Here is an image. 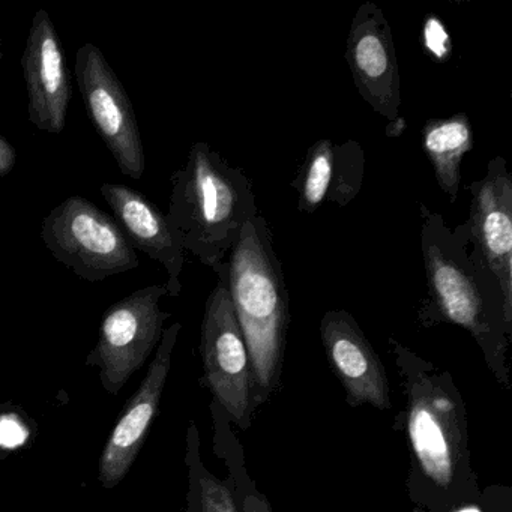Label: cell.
Instances as JSON below:
<instances>
[{
	"mask_svg": "<svg viewBox=\"0 0 512 512\" xmlns=\"http://www.w3.org/2000/svg\"><path fill=\"white\" fill-rule=\"evenodd\" d=\"M403 389L412 512H457L479 499L466 403L448 371L389 338Z\"/></svg>",
	"mask_w": 512,
	"mask_h": 512,
	"instance_id": "obj_1",
	"label": "cell"
},
{
	"mask_svg": "<svg viewBox=\"0 0 512 512\" xmlns=\"http://www.w3.org/2000/svg\"><path fill=\"white\" fill-rule=\"evenodd\" d=\"M421 250L428 299L419 310L425 326L452 323L472 335L494 379L509 391L508 349L512 325L502 290L475 250L469 251L467 223L449 229L442 215L421 206Z\"/></svg>",
	"mask_w": 512,
	"mask_h": 512,
	"instance_id": "obj_2",
	"label": "cell"
},
{
	"mask_svg": "<svg viewBox=\"0 0 512 512\" xmlns=\"http://www.w3.org/2000/svg\"><path fill=\"white\" fill-rule=\"evenodd\" d=\"M227 262V284L241 326L251 370L256 406L280 383L289 329V290L274 250L271 229L262 214L251 218Z\"/></svg>",
	"mask_w": 512,
	"mask_h": 512,
	"instance_id": "obj_3",
	"label": "cell"
},
{
	"mask_svg": "<svg viewBox=\"0 0 512 512\" xmlns=\"http://www.w3.org/2000/svg\"><path fill=\"white\" fill-rule=\"evenodd\" d=\"M257 214L250 178L208 143H194L185 166L172 175L166 215L185 253L214 271Z\"/></svg>",
	"mask_w": 512,
	"mask_h": 512,
	"instance_id": "obj_4",
	"label": "cell"
},
{
	"mask_svg": "<svg viewBox=\"0 0 512 512\" xmlns=\"http://www.w3.org/2000/svg\"><path fill=\"white\" fill-rule=\"evenodd\" d=\"M40 236L59 263L88 283H100L140 265L118 221L82 196L68 197L53 208L44 218Z\"/></svg>",
	"mask_w": 512,
	"mask_h": 512,
	"instance_id": "obj_5",
	"label": "cell"
},
{
	"mask_svg": "<svg viewBox=\"0 0 512 512\" xmlns=\"http://www.w3.org/2000/svg\"><path fill=\"white\" fill-rule=\"evenodd\" d=\"M214 272L217 284L206 299L200 332L203 379L233 425L248 430L257 407L250 355L227 284V262Z\"/></svg>",
	"mask_w": 512,
	"mask_h": 512,
	"instance_id": "obj_6",
	"label": "cell"
},
{
	"mask_svg": "<svg viewBox=\"0 0 512 512\" xmlns=\"http://www.w3.org/2000/svg\"><path fill=\"white\" fill-rule=\"evenodd\" d=\"M166 283L142 287L107 308L88 364L98 368L107 394L118 395L152 355L170 313L161 310Z\"/></svg>",
	"mask_w": 512,
	"mask_h": 512,
	"instance_id": "obj_7",
	"label": "cell"
},
{
	"mask_svg": "<svg viewBox=\"0 0 512 512\" xmlns=\"http://www.w3.org/2000/svg\"><path fill=\"white\" fill-rule=\"evenodd\" d=\"M77 86L86 113L119 170L140 181L146 172V154L133 104L121 80L95 44L77 50L74 65Z\"/></svg>",
	"mask_w": 512,
	"mask_h": 512,
	"instance_id": "obj_8",
	"label": "cell"
},
{
	"mask_svg": "<svg viewBox=\"0 0 512 512\" xmlns=\"http://www.w3.org/2000/svg\"><path fill=\"white\" fill-rule=\"evenodd\" d=\"M181 329L179 322L164 329L163 338L155 349L154 359L149 364L142 383L125 404L104 445L98 460V482L107 490L118 487L124 481L140 449L145 445L152 422L160 410Z\"/></svg>",
	"mask_w": 512,
	"mask_h": 512,
	"instance_id": "obj_9",
	"label": "cell"
},
{
	"mask_svg": "<svg viewBox=\"0 0 512 512\" xmlns=\"http://www.w3.org/2000/svg\"><path fill=\"white\" fill-rule=\"evenodd\" d=\"M346 61L362 100L389 124L398 119L401 82L394 38L385 14L373 2L362 4L353 17Z\"/></svg>",
	"mask_w": 512,
	"mask_h": 512,
	"instance_id": "obj_10",
	"label": "cell"
},
{
	"mask_svg": "<svg viewBox=\"0 0 512 512\" xmlns=\"http://www.w3.org/2000/svg\"><path fill=\"white\" fill-rule=\"evenodd\" d=\"M469 190L470 242L496 277L506 320L512 325V175L505 158H493L484 178L473 182Z\"/></svg>",
	"mask_w": 512,
	"mask_h": 512,
	"instance_id": "obj_11",
	"label": "cell"
},
{
	"mask_svg": "<svg viewBox=\"0 0 512 512\" xmlns=\"http://www.w3.org/2000/svg\"><path fill=\"white\" fill-rule=\"evenodd\" d=\"M29 121L44 133H64L73 88L55 23L46 10L32 20L22 56Z\"/></svg>",
	"mask_w": 512,
	"mask_h": 512,
	"instance_id": "obj_12",
	"label": "cell"
},
{
	"mask_svg": "<svg viewBox=\"0 0 512 512\" xmlns=\"http://www.w3.org/2000/svg\"><path fill=\"white\" fill-rule=\"evenodd\" d=\"M329 365L340 379L349 406L391 409L385 367L349 311L331 310L320 322Z\"/></svg>",
	"mask_w": 512,
	"mask_h": 512,
	"instance_id": "obj_13",
	"label": "cell"
},
{
	"mask_svg": "<svg viewBox=\"0 0 512 512\" xmlns=\"http://www.w3.org/2000/svg\"><path fill=\"white\" fill-rule=\"evenodd\" d=\"M100 193L112 209L113 218L118 221L131 247L166 269L169 295L173 298L181 295L185 251L166 215L142 193L127 185L106 182L101 185Z\"/></svg>",
	"mask_w": 512,
	"mask_h": 512,
	"instance_id": "obj_14",
	"label": "cell"
},
{
	"mask_svg": "<svg viewBox=\"0 0 512 512\" xmlns=\"http://www.w3.org/2000/svg\"><path fill=\"white\" fill-rule=\"evenodd\" d=\"M364 173L365 154L359 143L319 140L308 151L293 184L299 211L311 214L326 203L349 205L361 190Z\"/></svg>",
	"mask_w": 512,
	"mask_h": 512,
	"instance_id": "obj_15",
	"label": "cell"
},
{
	"mask_svg": "<svg viewBox=\"0 0 512 512\" xmlns=\"http://www.w3.org/2000/svg\"><path fill=\"white\" fill-rule=\"evenodd\" d=\"M421 139L437 185L449 197V202L454 203L460 191L461 163L473 148L469 116L457 113L451 118L431 119L422 128Z\"/></svg>",
	"mask_w": 512,
	"mask_h": 512,
	"instance_id": "obj_16",
	"label": "cell"
},
{
	"mask_svg": "<svg viewBox=\"0 0 512 512\" xmlns=\"http://www.w3.org/2000/svg\"><path fill=\"white\" fill-rule=\"evenodd\" d=\"M214 425V451L227 467V485L232 491L238 512H274L265 494L257 488L245 461L244 448L236 436L233 422L220 404L211 403Z\"/></svg>",
	"mask_w": 512,
	"mask_h": 512,
	"instance_id": "obj_17",
	"label": "cell"
},
{
	"mask_svg": "<svg viewBox=\"0 0 512 512\" xmlns=\"http://www.w3.org/2000/svg\"><path fill=\"white\" fill-rule=\"evenodd\" d=\"M200 451L199 428L190 422L185 440L188 488L184 512H238L229 485L206 467Z\"/></svg>",
	"mask_w": 512,
	"mask_h": 512,
	"instance_id": "obj_18",
	"label": "cell"
},
{
	"mask_svg": "<svg viewBox=\"0 0 512 512\" xmlns=\"http://www.w3.org/2000/svg\"><path fill=\"white\" fill-rule=\"evenodd\" d=\"M424 43L428 53H431L436 59L445 58V56L449 55V50H451L448 34L443 29L442 23L434 19V17H430V19H427V23H425Z\"/></svg>",
	"mask_w": 512,
	"mask_h": 512,
	"instance_id": "obj_19",
	"label": "cell"
},
{
	"mask_svg": "<svg viewBox=\"0 0 512 512\" xmlns=\"http://www.w3.org/2000/svg\"><path fill=\"white\" fill-rule=\"evenodd\" d=\"M17 163L16 148L0 134V178L10 175Z\"/></svg>",
	"mask_w": 512,
	"mask_h": 512,
	"instance_id": "obj_20",
	"label": "cell"
},
{
	"mask_svg": "<svg viewBox=\"0 0 512 512\" xmlns=\"http://www.w3.org/2000/svg\"><path fill=\"white\" fill-rule=\"evenodd\" d=\"M2 62H4V49H2V41H0V70H2Z\"/></svg>",
	"mask_w": 512,
	"mask_h": 512,
	"instance_id": "obj_21",
	"label": "cell"
}]
</instances>
